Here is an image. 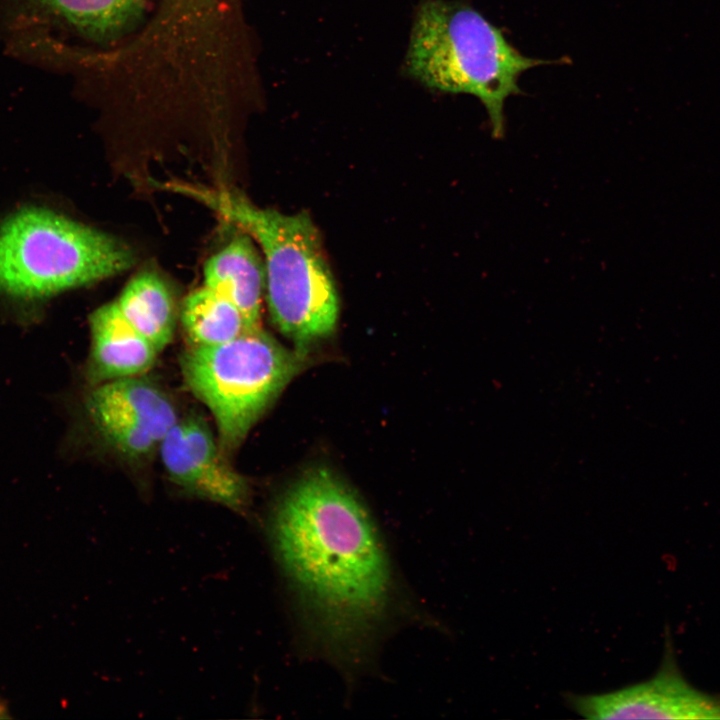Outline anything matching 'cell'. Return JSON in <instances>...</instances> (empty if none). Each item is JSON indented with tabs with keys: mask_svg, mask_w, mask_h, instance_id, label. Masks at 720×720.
Wrapping results in <instances>:
<instances>
[{
	"mask_svg": "<svg viewBox=\"0 0 720 720\" xmlns=\"http://www.w3.org/2000/svg\"><path fill=\"white\" fill-rule=\"evenodd\" d=\"M158 449L168 477L185 493L237 513L247 511L248 482L228 463L218 440L200 416L180 417Z\"/></svg>",
	"mask_w": 720,
	"mask_h": 720,
	"instance_id": "obj_8",
	"label": "cell"
},
{
	"mask_svg": "<svg viewBox=\"0 0 720 720\" xmlns=\"http://www.w3.org/2000/svg\"><path fill=\"white\" fill-rule=\"evenodd\" d=\"M203 276V285L233 303L249 328L260 327L265 266L247 233L234 236L212 255L204 265Z\"/></svg>",
	"mask_w": 720,
	"mask_h": 720,
	"instance_id": "obj_10",
	"label": "cell"
},
{
	"mask_svg": "<svg viewBox=\"0 0 720 720\" xmlns=\"http://www.w3.org/2000/svg\"><path fill=\"white\" fill-rule=\"evenodd\" d=\"M544 63L519 52L501 29L471 6L424 0L416 11L405 67L428 88L478 98L487 111L492 137L501 139L507 98L521 93L522 73Z\"/></svg>",
	"mask_w": 720,
	"mask_h": 720,
	"instance_id": "obj_3",
	"label": "cell"
},
{
	"mask_svg": "<svg viewBox=\"0 0 720 720\" xmlns=\"http://www.w3.org/2000/svg\"><path fill=\"white\" fill-rule=\"evenodd\" d=\"M180 320L191 346L223 344L252 329L233 303L204 285L185 297Z\"/></svg>",
	"mask_w": 720,
	"mask_h": 720,
	"instance_id": "obj_13",
	"label": "cell"
},
{
	"mask_svg": "<svg viewBox=\"0 0 720 720\" xmlns=\"http://www.w3.org/2000/svg\"><path fill=\"white\" fill-rule=\"evenodd\" d=\"M270 542L320 639L358 650L383 617L392 579L367 510L334 473L305 472L275 503Z\"/></svg>",
	"mask_w": 720,
	"mask_h": 720,
	"instance_id": "obj_1",
	"label": "cell"
},
{
	"mask_svg": "<svg viewBox=\"0 0 720 720\" xmlns=\"http://www.w3.org/2000/svg\"><path fill=\"white\" fill-rule=\"evenodd\" d=\"M115 302L128 323L158 352L170 344L175 306L166 283L156 272L145 270L133 276Z\"/></svg>",
	"mask_w": 720,
	"mask_h": 720,
	"instance_id": "obj_11",
	"label": "cell"
},
{
	"mask_svg": "<svg viewBox=\"0 0 720 720\" xmlns=\"http://www.w3.org/2000/svg\"><path fill=\"white\" fill-rule=\"evenodd\" d=\"M566 703L586 719H720V697L692 686L666 649L649 680L600 694H567Z\"/></svg>",
	"mask_w": 720,
	"mask_h": 720,
	"instance_id": "obj_7",
	"label": "cell"
},
{
	"mask_svg": "<svg viewBox=\"0 0 720 720\" xmlns=\"http://www.w3.org/2000/svg\"><path fill=\"white\" fill-rule=\"evenodd\" d=\"M87 37L109 40L136 24L147 0H31Z\"/></svg>",
	"mask_w": 720,
	"mask_h": 720,
	"instance_id": "obj_12",
	"label": "cell"
},
{
	"mask_svg": "<svg viewBox=\"0 0 720 720\" xmlns=\"http://www.w3.org/2000/svg\"><path fill=\"white\" fill-rule=\"evenodd\" d=\"M133 250L117 237L52 210L30 207L0 224V290L41 298L129 269Z\"/></svg>",
	"mask_w": 720,
	"mask_h": 720,
	"instance_id": "obj_4",
	"label": "cell"
},
{
	"mask_svg": "<svg viewBox=\"0 0 720 720\" xmlns=\"http://www.w3.org/2000/svg\"><path fill=\"white\" fill-rule=\"evenodd\" d=\"M91 347L88 380L94 385L141 376L156 361L157 349L123 317L115 301L89 317Z\"/></svg>",
	"mask_w": 720,
	"mask_h": 720,
	"instance_id": "obj_9",
	"label": "cell"
},
{
	"mask_svg": "<svg viewBox=\"0 0 720 720\" xmlns=\"http://www.w3.org/2000/svg\"><path fill=\"white\" fill-rule=\"evenodd\" d=\"M239 226L262 249L265 298L276 328L306 349L335 330L339 300L318 230L305 212L260 208L227 190L175 185Z\"/></svg>",
	"mask_w": 720,
	"mask_h": 720,
	"instance_id": "obj_2",
	"label": "cell"
},
{
	"mask_svg": "<svg viewBox=\"0 0 720 720\" xmlns=\"http://www.w3.org/2000/svg\"><path fill=\"white\" fill-rule=\"evenodd\" d=\"M307 360L306 349H289L260 326L223 344L191 346L180 364L187 387L211 411L227 456Z\"/></svg>",
	"mask_w": 720,
	"mask_h": 720,
	"instance_id": "obj_5",
	"label": "cell"
},
{
	"mask_svg": "<svg viewBox=\"0 0 720 720\" xmlns=\"http://www.w3.org/2000/svg\"><path fill=\"white\" fill-rule=\"evenodd\" d=\"M84 406L101 437L131 458L147 456L159 448L180 418L168 394L140 376L94 385Z\"/></svg>",
	"mask_w": 720,
	"mask_h": 720,
	"instance_id": "obj_6",
	"label": "cell"
}]
</instances>
